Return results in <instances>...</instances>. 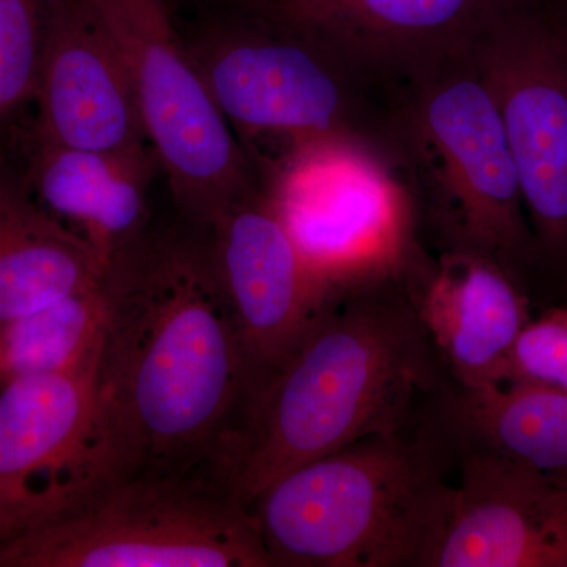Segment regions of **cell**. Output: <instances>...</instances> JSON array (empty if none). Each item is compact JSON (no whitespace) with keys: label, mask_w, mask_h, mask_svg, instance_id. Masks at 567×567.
Segmentation results:
<instances>
[{"label":"cell","mask_w":567,"mask_h":567,"mask_svg":"<svg viewBox=\"0 0 567 567\" xmlns=\"http://www.w3.org/2000/svg\"><path fill=\"white\" fill-rule=\"evenodd\" d=\"M208 227L254 388L297 346L334 293L306 262L260 189L229 205Z\"/></svg>","instance_id":"obj_12"},{"label":"cell","mask_w":567,"mask_h":567,"mask_svg":"<svg viewBox=\"0 0 567 567\" xmlns=\"http://www.w3.org/2000/svg\"><path fill=\"white\" fill-rule=\"evenodd\" d=\"M110 33L132 81L156 163L178 208L210 226L257 192L248 153L213 102L192 47L164 0H85Z\"/></svg>","instance_id":"obj_5"},{"label":"cell","mask_w":567,"mask_h":567,"mask_svg":"<svg viewBox=\"0 0 567 567\" xmlns=\"http://www.w3.org/2000/svg\"><path fill=\"white\" fill-rule=\"evenodd\" d=\"M470 58L498 107L536 237L567 254V44L524 0L488 25Z\"/></svg>","instance_id":"obj_9"},{"label":"cell","mask_w":567,"mask_h":567,"mask_svg":"<svg viewBox=\"0 0 567 567\" xmlns=\"http://www.w3.org/2000/svg\"><path fill=\"white\" fill-rule=\"evenodd\" d=\"M443 464L406 425L290 470L249 506L271 567H429L456 487Z\"/></svg>","instance_id":"obj_3"},{"label":"cell","mask_w":567,"mask_h":567,"mask_svg":"<svg viewBox=\"0 0 567 567\" xmlns=\"http://www.w3.org/2000/svg\"><path fill=\"white\" fill-rule=\"evenodd\" d=\"M51 10L52 0H0V123L32 102Z\"/></svg>","instance_id":"obj_20"},{"label":"cell","mask_w":567,"mask_h":567,"mask_svg":"<svg viewBox=\"0 0 567 567\" xmlns=\"http://www.w3.org/2000/svg\"><path fill=\"white\" fill-rule=\"evenodd\" d=\"M264 194L330 292L398 279L404 268L409 194L357 132L284 152L274 159Z\"/></svg>","instance_id":"obj_7"},{"label":"cell","mask_w":567,"mask_h":567,"mask_svg":"<svg viewBox=\"0 0 567 567\" xmlns=\"http://www.w3.org/2000/svg\"><path fill=\"white\" fill-rule=\"evenodd\" d=\"M107 300L99 286L0 327V382L78 371L100 363Z\"/></svg>","instance_id":"obj_19"},{"label":"cell","mask_w":567,"mask_h":567,"mask_svg":"<svg viewBox=\"0 0 567 567\" xmlns=\"http://www.w3.org/2000/svg\"><path fill=\"white\" fill-rule=\"evenodd\" d=\"M395 279L334 293L252 388L216 481L249 507L279 476L365 436L409 425L439 354Z\"/></svg>","instance_id":"obj_2"},{"label":"cell","mask_w":567,"mask_h":567,"mask_svg":"<svg viewBox=\"0 0 567 567\" xmlns=\"http://www.w3.org/2000/svg\"><path fill=\"white\" fill-rule=\"evenodd\" d=\"M0 567H271L251 509L205 476L117 473L0 543Z\"/></svg>","instance_id":"obj_4"},{"label":"cell","mask_w":567,"mask_h":567,"mask_svg":"<svg viewBox=\"0 0 567 567\" xmlns=\"http://www.w3.org/2000/svg\"><path fill=\"white\" fill-rule=\"evenodd\" d=\"M99 364L0 382V543L106 476Z\"/></svg>","instance_id":"obj_10"},{"label":"cell","mask_w":567,"mask_h":567,"mask_svg":"<svg viewBox=\"0 0 567 567\" xmlns=\"http://www.w3.org/2000/svg\"><path fill=\"white\" fill-rule=\"evenodd\" d=\"M554 22L555 25H557L559 33H561L563 40H565V43L567 44V14L566 17L557 18Z\"/></svg>","instance_id":"obj_22"},{"label":"cell","mask_w":567,"mask_h":567,"mask_svg":"<svg viewBox=\"0 0 567 567\" xmlns=\"http://www.w3.org/2000/svg\"><path fill=\"white\" fill-rule=\"evenodd\" d=\"M104 275L80 235L0 178V327L99 286Z\"/></svg>","instance_id":"obj_17"},{"label":"cell","mask_w":567,"mask_h":567,"mask_svg":"<svg viewBox=\"0 0 567 567\" xmlns=\"http://www.w3.org/2000/svg\"><path fill=\"white\" fill-rule=\"evenodd\" d=\"M265 21L315 41L350 71L415 80L472 52L524 0H249Z\"/></svg>","instance_id":"obj_11"},{"label":"cell","mask_w":567,"mask_h":567,"mask_svg":"<svg viewBox=\"0 0 567 567\" xmlns=\"http://www.w3.org/2000/svg\"><path fill=\"white\" fill-rule=\"evenodd\" d=\"M399 137L456 248L516 256L529 244L513 153L472 58L412 80Z\"/></svg>","instance_id":"obj_6"},{"label":"cell","mask_w":567,"mask_h":567,"mask_svg":"<svg viewBox=\"0 0 567 567\" xmlns=\"http://www.w3.org/2000/svg\"><path fill=\"white\" fill-rule=\"evenodd\" d=\"M151 148L93 152L35 141L29 185L37 203L80 235L107 271L144 235Z\"/></svg>","instance_id":"obj_16"},{"label":"cell","mask_w":567,"mask_h":567,"mask_svg":"<svg viewBox=\"0 0 567 567\" xmlns=\"http://www.w3.org/2000/svg\"><path fill=\"white\" fill-rule=\"evenodd\" d=\"M192 51L213 102L245 144L276 141L281 156L354 132L352 71L300 33L262 20L260 28L210 32Z\"/></svg>","instance_id":"obj_8"},{"label":"cell","mask_w":567,"mask_h":567,"mask_svg":"<svg viewBox=\"0 0 567 567\" xmlns=\"http://www.w3.org/2000/svg\"><path fill=\"white\" fill-rule=\"evenodd\" d=\"M445 421L462 450L486 451L540 472L567 475V390L535 383L457 386Z\"/></svg>","instance_id":"obj_18"},{"label":"cell","mask_w":567,"mask_h":567,"mask_svg":"<svg viewBox=\"0 0 567 567\" xmlns=\"http://www.w3.org/2000/svg\"><path fill=\"white\" fill-rule=\"evenodd\" d=\"M429 567H567V475L462 450L453 511Z\"/></svg>","instance_id":"obj_13"},{"label":"cell","mask_w":567,"mask_h":567,"mask_svg":"<svg viewBox=\"0 0 567 567\" xmlns=\"http://www.w3.org/2000/svg\"><path fill=\"white\" fill-rule=\"evenodd\" d=\"M503 383L567 390V303L529 320L511 352Z\"/></svg>","instance_id":"obj_21"},{"label":"cell","mask_w":567,"mask_h":567,"mask_svg":"<svg viewBox=\"0 0 567 567\" xmlns=\"http://www.w3.org/2000/svg\"><path fill=\"white\" fill-rule=\"evenodd\" d=\"M413 303L457 386L505 382L511 352L532 316L527 298L495 257L454 248L440 259Z\"/></svg>","instance_id":"obj_15"},{"label":"cell","mask_w":567,"mask_h":567,"mask_svg":"<svg viewBox=\"0 0 567 567\" xmlns=\"http://www.w3.org/2000/svg\"><path fill=\"white\" fill-rule=\"evenodd\" d=\"M32 102L35 141L93 152L148 148L121 54L85 0H52Z\"/></svg>","instance_id":"obj_14"},{"label":"cell","mask_w":567,"mask_h":567,"mask_svg":"<svg viewBox=\"0 0 567 567\" xmlns=\"http://www.w3.org/2000/svg\"><path fill=\"white\" fill-rule=\"evenodd\" d=\"M96 372L106 476L215 480L252 380L212 244L140 240L106 275Z\"/></svg>","instance_id":"obj_1"}]
</instances>
